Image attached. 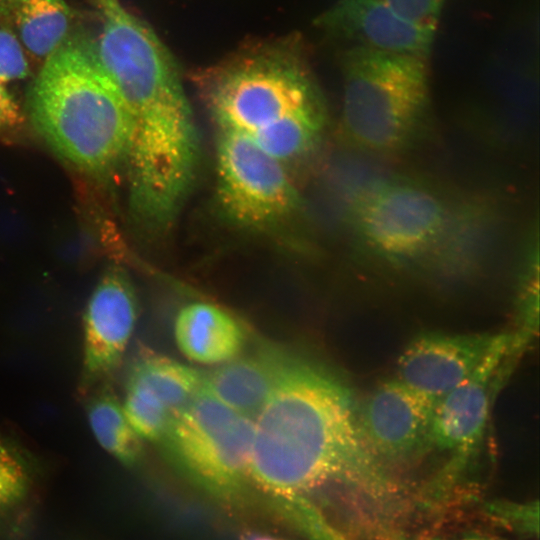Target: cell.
<instances>
[{
  "mask_svg": "<svg viewBox=\"0 0 540 540\" xmlns=\"http://www.w3.org/2000/svg\"><path fill=\"white\" fill-rule=\"evenodd\" d=\"M249 481L294 523L339 501L343 531L358 537L396 528L413 501L366 448L347 385L298 358L253 419Z\"/></svg>",
  "mask_w": 540,
  "mask_h": 540,
  "instance_id": "obj_1",
  "label": "cell"
},
{
  "mask_svg": "<svg viewBox=\"0 0 540 540\" xmlns=\"http://www.w3.org/2000/svg\"><path fill=\"white\" fill-rule=\"evenodd\" d=\"M93 1L101 28L92 47L130 113V157L154 173L189 171L199 160V142L174 57L120 0Z\"/></svg>",
  "mask_w": 540,
  "mask_h": 540,
  "instance_id": "obj_2",
  "label": "cell"
},
{
  "mask_svg": "<svg viewBox=\"0 0 540 540\" xmlns=\"http://www.w3.org/2000/svg\"><path fill=\"white\" fill-rule=\"evenodd\" d=\"M35 128L63 158L93 174L127 157L132 119L84 41H65L38 73L30 94Z\"/></svg>",
  "mask_w": 540,
  "mask_h": 540,
  "instance_id": "obj_3",
  "label": "cell"
},
{
  "mask_svg": "<svg viewBox=\"0 0 540 540\" xmlns=\"http://www.w3.org/2000/svg\"><path fill=\"white\" fill-rule=\"evenodd\" d=\"M425 58L353 46L343 57L338 135L376 157L404 155L420 141L430 114Z\"/></svg>",
  "mask_w": 540,
  "mask_h": 540,
  "instance_id": "obj_4",
  "label": "cell"
},
{
  "mask_svg": "<svg viewBox=\"0 0 540 540\" xmlns=\"http://www.w3.org/2000/svg\"><path fill=\"white\" fill-rule=\"evenodd\" d=\"M198 81L220 131L251 136L284 117L326 109L303 43L292 35L240 48Z\"/></svg>",
  "mask_w": 540,
  "mask_h": 540,
  "instance_id": "obj_5",
  "label": "cell"
},
{
  "mask_svg": "<svg viewBox=\"0 0 540 540\" xmlns=\"http://www.w3.org/2000/svg\"><path fill=\"white\" fill-rule=\"evenodd\" d=\"M451 220L448 202L423 181L393 176L359 192L349 209L356 244L391 266L420 261L442 241Z\"/></svg>",
  "mask_w": 540,
  "mask_h": 540,
  "instance_id": "obj_6",
  "label": "cell"
},
{
  "mask_svg": "<svg viewBox=\"0 0 540 540\" xmlns=\"http://www.w3.org/2000/svg\"><path fill=\"white\" fill-rule=\"evenodd\" d=\"M253 420L202 390L160 441L171 462L212 496L236 498L249 481Z\"/></svg>",
  "mask_w": 540,
  "mask_h": 540,
  "instance_id": "obj_7",
  "label": "cell"
},
{
  "mask_svg": "<svg viewBox=\"0 0 540 540\" xmlns=\"http://www.w3.org/2000/svg\"><path fill=\"white\" fill-rule=\"evenodd\" d=\"M216 169L220 207L243 228L276 229L300 207L298 192L285 166L247 135L220 131Z\"/></svg>",
  "mask_w": 540,
  "mask_h": 540,
  "instance_id": "obj_8",
  "label": "cell"
},
{
  "mask_svg": "<svg viewBox=\"0 0 540 540\" xmlns=\"http://www.w3.org/2000/svg\"><path fill=\"white\" fill-rule=\"evenodd\" d=\"M522 354L512 331L467 379L436 403L427 449L449 456L436 475L444 488L453 490L452 486L479 449L493 402Z\"/></svg>",
  "mask_w": 540,
  "mask_h": 540,
  "instance_id": "obj_9",
  "label": "cell"
},
{
  "mask_svg": "<svg viewBox=\"0 0 540 540\" xmlns=\"http://www.w3.org/2000/svg\"><path fill=\"white\" fill-rule=\"evenodd\" d=\"M434 407L397 378L380 383L356 409L366 448L390 470L424 455Z\"/></svg>",
  "mask_w": 540,
  "mask_h": 540,
  "instance_id": "obj_10",
  "label": "cell"
},
{
  "mask_svg": "<svg viewBox=\"0 0 540 540\" xmlns=\"http://www.w3.org/2000/svg\"><path fill=\"white\" fill-rule=\"evenodd\" d=\"M138 316L128 275L110 268L90 295L83 316V358L79 392L87 395L119 367Z\"/></svg>",
  "mask_w": 540,
  "mask_h": 540,
  "instance_id": "obj_11",
  "label": "cell"
},
{
  "mask_svg": "<svg viewBox=\"0 0 540 540\" xmlns=\"http://www.w3.org/2000/svg\"><path fill=\"white\" fill-rule=\"evenodd\" d=\"M511 334L512 331L422 334L399 357L397 379L436 405Z\"/></svg>",
  "mask_w": 540,
  "mask_h": 540,
  "instance_id": "obj_12",
  "label": "cell"
},
{
  "mask_svg": "<svg viewBox=\"0 0 540 540\" xmlns=\"http://www.w3.org/2000/svg\"><path fill=\"white\" fill-rule=\"evenodd\" d=\"M316 25L355 46L425 59L437 30L403 18L384 0H337L317 17Z\"/></svg>",
  "mask_w": 540,
  "mask_h": 540,
  "instance_id": "obj_13",
  "label": "cell"
},
{
  "mask_svg": "<svg viewBox=\"0 0 540 540\" xmlns=\"http://www.w3.org/2000/svg\"><path fill=\"white\" fill-rule=\"evenodd\" d=\"M295 359L276 347H260L204 373L203 390L253 420Z\"/></svg>",
  "mask_w": 540,
  "mask_h": 540,
  "instance_id": "obj_14",
  "label": "cell"
},
{
  "mask_svg": "<svg viewBox=\"0 0 540 540\" xmlns=\"http://www.w3.org/2000/svg\"><path fill=\"white\" fill-rule=\"evenodd\" d=\"M174 334L180 351L202 364L224 363L238 356L246 339L243 327L230 313L206 302L184 306L175 319Z\"/></svg>",
  "mask_w": 540,
  "mask_h": 540,
  "instance_id": "obj_15",
  "label": "cell"
},
{
  "mask_svg": "<svg viewBox=\"0 0 540 540\" xmlns=\"http://www.w3.org/2000/svg\"><path fill=\"white\" fill-rule=\"evenodd\" d=\"M125 383L147 389L177 417L203 390L204 373L147 351L133 360Z\"/></svg>",
  "mask_w": 540,
  "mask_h": 540,
  "instance_id": "obj_16",
  "label": "cell"
},
{
  "mask_svg": "<svg viewBox=\"0 0 540 540\" xmlns=\"http://www.w3.org/2000/svg\"><path fill=\"white\" fill-rule=\"evenodd\" d=\"M91 392L86 414L96 441L121 464L136 465L143 455L142 439L129 424L121 403L107 386Z\"/></svg>",
  "mask_w": 540,
  "mask_h": 540,
  "instance_id": "obj_17",
  "label": "cell"
},
{
  "mask_svg": "<svg viewBox=\"0 0 540 540\" xmlns=\"http://www.w3.org/2000/svg\"><path fill=\"white\" fill-rule=\"evenodd\" d=\"M327 123V109L299 113L284 117L249 137L284 165L312 154L324 136Z\"/></svg>",
  "mask_w": 540,
  "mask_h": 540,
  "instance_id": "obj_18",
  "label": "cell"
},
{
  "mask_svg": "<svg viewBox=\"0 0 540 540\" xmlns=\"http://www.w3.org/2000/svg\"><path fill=\"white\" fill-rule=\"evenodd\" d=\"M13 14L20 42L34 57L45 61L66 41L71 13L64 0H21Z\"/></svg>",
  "mask_w": 540,
  "mask_h": 540,
  "instance_id": "obj_19",
  "label": "cell"
},
{
  "mask_svg": "<svg viewBox=\"0 0 540 540\" xmlns=\"http://www.w3.org/2000/svg\"><path fill=\"white\" fill-rule=\"evenodd\" d=\"M122 407L136 434L151 442H160L176 418L151 392L135 384L125 383Z\"/></svg>",
  "mask_w": 540,
  "mask_h": 540,
  "instance_id": "obj_20",
  "label": "cell"
},
{
  "mask_svg": "<svg viewBox=\"0 0 540 540\" xmlns=\"http://www.w3.org/2000/svg\"><path fill=\"white\" fill-rule=\"evenodd\" d=\"M31 474L23 454L0 439V512L22 501L30 488Z\"/></svg>",
  "mask_w": 540,
  "mask_h": 540,
  "instance_id": "obj_21",
  "label": "cell"
},
{
  "mask_svg": "<svg viewBox=\"0 0 540 540\" xmlns=\"http://www.w3.org/2000/svg\"><path fill=\"white\" fill-rule=\"evenodd\" d=\"M481 514L490 523L511 532L531 538L539 534L538 501L491 500L482 505Z\"/></svg>",
  "mask_w": 540,
  "mask_h": 540,
  "instance_id": "obj_22",
  "label": "cell"
},
{
  "mask_svg": "<svg viewBox=\"0 0 540 540\" xmlns=\"http://www.w3.org/2000/svg\"><path fill=\"white\" fill-rule=\"evenodd\" d=\"M28 73L29 64L22 43L10 30L0 29V81L5 84L20 80Z\"/></svg>",
  "mask_w": 540,
  "mask_h": 540,
  "instance_id": "obj_23",
  "label": "cell"
},
{
  "mask_svg": "<svg viewBox=\"0 0 540 540\" xmlns=\"http://www.w3.org/2000/svg\"><path fill=\"white\" fill-rule=\"evenodd\" d=\"M403 18L437 27L446 0H384Z\"/></svg>",
  "mask_w": 540,
  "mask_h": 540,
  "instance_id": "obj_24",
  "label": "cell"
},
{
  "mask_svg": "<svg viewBox=\"0 0 540 540\" xmlns=\"http://www.w3.org/2000/svg\"><path fill=\"white\" fill-rule=\"evenodd\" d=\"M20 111L5 87L0 81V133L14 127L20 121Z\"/></svg>",
  "mask_w": 540,
  "mask_h": 540,
  "instance_id": "obj_25",
  "label": "cell"
},
{
  "mask_svg": "<svg viewBox=\"0 0 540 540\" xmlns=\"http://www.w3.org/2000/svg\"><path fill=\"white\" fill-rule=\"evenodd\" d=\"M419 540H502L501 538L478 532H468L455 536H442L435 533H427L422 536Z\"/></svg>",
  "mask_w": 540,
  "mask_h": 540,
  "instance_id": "obj_26",
  "label": "cell"
},
{
  "mask_svg": "<svg viewBox=\"0 0 540 540\" xmlns=\"http://www.w3.org/2000/svg\"><path fill=\"white\" fill-rule=\"evenodd\" d=\"M20 1L21 0H0V16L12 14Z\"/></svg>",
  "mask_w": 540,
  "mask_h": 540,
  "instance_id": "obj_27",
  "label": "cell"
},
{
  "mask_svg": "<svg viewBox=\"0 0 540 540\" xmlns=\"http://www.w3.org/2000/svg\"><path fill=\"white\" fill-rule=\"evenodd\" d=\"M323 540H351V539L345 536L344 534H342L340 531L336 529H332L325 535Z\"/></svg>",
  "mask_w": 540,
  "mask_h": 540,
  "instance_id": "obj_28",
  "label": "cell"
},
{
  "mask_svg": "<svg viewBox=\"0 0 540 540\" xmlns=\"http://www.w3.org/2000/svg\"><path fill=\"white\" fill-rule=\"evenodd\" d=\"M252 540H282V539L272 537V536H258V537L253 538Z\"/></svg>",
  "mask_w": 540,
  "mask_h": 540,
  "instance_id": "obj_29",
  "label": "cell"
}]
</instances>
